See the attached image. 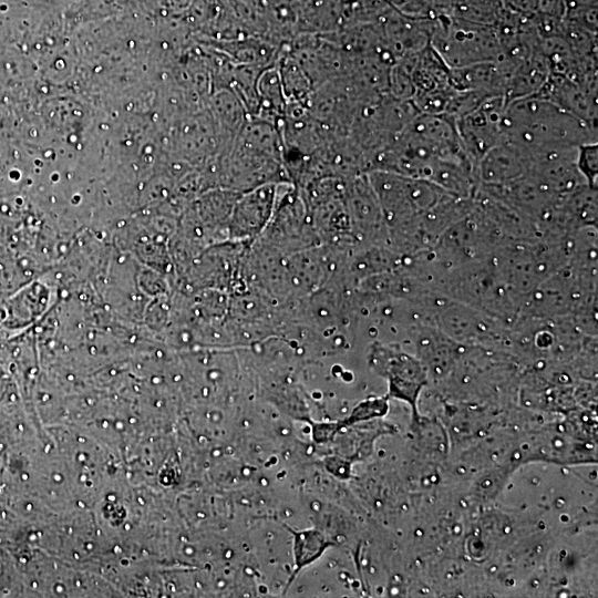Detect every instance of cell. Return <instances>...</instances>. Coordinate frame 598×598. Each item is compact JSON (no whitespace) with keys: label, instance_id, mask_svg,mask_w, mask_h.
<instances>
[{"label":"cell","instance_id":"obj_1","mask_svg":"<svg viewBox=\"0 0 598 598\" xmlns=\"http://www.w3.org/2000/svg\"><path fill=\"white\" fill-rule=\"evenodd\" d=\"M504 140L517 145L529 158L597 142V128L565 111L539 93L506 103Z\"/></svg>","mask_w":598,"mask_h":598},{"label":"cell","instance_id":"obj_2","mask_svg":"<svg viewBox=\"0 0 598 598\" xmlns=\"http://www.w3.org/2000/svg\"><path fill=\"white\" fill-rule=\"evenodd\" d=\"M430 44L450 69L496 61L502 53L494 27L453 17L435 21Z\"/></svg>","mask_w":598,"mask_h":598},{"label":"cell","instance_id":"obj_3","mask_svg":"<svg viewBox=\"0 0 598 598\" xmlns=\"http://www.w3.org/2000/svg\"><path fill=\"white\" fill-rule=\"evenodd\" d=\"M372 364L388 380L389 396L409 403L416 421L417 400L427 384L425 364L413 355L384 347L374 349Z\"/></svg>","mask_w":598,"mask_h":598},{"label":"cell","instance_id":"obj_4","mask_svg":"<svg viewBox=\"0 0 598 598\" xmlns=\"http://www.w3.org/2000/svg\"><path fill=\"white\" fill-rule=\"evenodd\" d=\"M505 105L504 95H493L470 113L455 120L462 147L475 169L482 156L504 140L502 117Z\"/></svg>","mask_w":598,"mask_h":598},{"label":"cell","instance_id":"obj_5","mask_svg":"<svg viewBox=\"0 0 598 598\" xmlns=\"http://www.w3.org/2000/svg\"><path fill=\"white\" fill-rule=\"evenodd\" d=\"M530 158L517 145L503 140L489 148L476 165L478 185L504 186L528 174Z\"/></svg>","mask_w":598,"mask_h":598},{"label":"cell","instance_id":"obj_6","mask_svg":"<svg viewBox=\"0 0 598 598\" xmlns=\"http://www.w3.org/2000/svg\"><path fill=\"white\" fill-rule=\"evenodd\" d=\"M502 8L501 0H454L453 18L494 27Z\"/></svg>","mask_w":598,"mask_h":598},{"label":"cell","instance_id":"obj_7","mask_svg":"<svg viewBox=\"0 0 598 598\" xmlns=\"http://www.w3.org/2000/svg\"><path fill=\"white\" fill-rule=\"evenodd\" d=\"M454 0H409L400 11L412 19L434 21L453 16Z\"/></svg>","mask_w":598,"mask_h":598},{"label":"cell","instance_id":"obj_8","mask_svg":"<svg viewBox=\"0 0 598 598\" xmlns=\"http://www.w3.org/2000/svg\"><path fill=\"white\" fill-rule=\"evenodd\" d=\"M576 167L589 187L597 188L598 145L597 142L584 143L578 146Z\"/></svg>","mask_w":598,"mask_h":598},{"label":"cell","instance_id":"obj_9","mask_svg":"<svg viewBox=\"0 0 598 598\" xmlns=\"http://www.w3.org/2000/svg\"><path fill=\"white\" fill-rule=\"evenodd\" d=\"M501 1L507 9L527 18H532L533 16L538 13L537 0H501Z\"/></svg>","mask_w":598,"mask_h":598},{"label":"cell","instance_id":"obj_10","mask_svg":"<svg viewBox=\"0 0 598 598\" xmlns=\"http://www.w3.org/2000/svg\"><path fill=\"white\" fill-rule=\"evenodd\" d=\"M538 13L564 18L566 14L565 0H537Z\"/></svg>","mask_w":598,"mask_h":598},{"label":"cell","instance_id":"obj_11","mask_svg":"<svg viewBox=\"0 0 598 598\" xmlns=\"http://www.w3.org/2000/svg\"><path fill=\"white\" fill-rule=\"evenodd\" d=\"M566 13L579 9L597 6V0H565Z\"/></svg>","mask_w":598,"mask_h":598},{"label":"cell","instance_id":"obj_12","mask_svg":"<svg viewBox=\"0 0 598 598\" xmlns=\"http://www.w3.org/2000/svg\"><path fill=\"white\" fill-rule=\"evenodd\" d=\"M392 4L401 9L409 0H389Z\"/></svg>","mask_w":598,"mask_h":598}]
</instances>
